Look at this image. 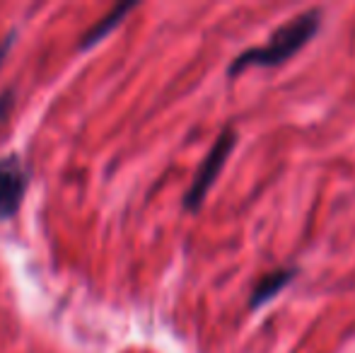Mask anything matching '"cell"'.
Wrapping results in <instances>:
<instances>
[{
	"instance_id": "obj_1",
	"label": "cell",
	"mask_w": 355,
	"mask_h": 353,
	"mask_svg": "<svg viewBox=\"0 0 355 353\" xmlns=\"http://www.w3.org/2000/svg\"><path fill=\"white\" fill-rule=\"evenodd\" d=\"M322 17L324 12L319 8L304 10V12L295 15L290 22H285L283 27H278L271 34L268 44L257 49H247L242 51L232 63H230L227 73L237 76V73L247 71V68H276L281 63L290 61L300 49H304L314 39V34L322 29Z\"/></svg>"
},
{
	"instance_id": "obj_2",
	"label": "cell",
	"mask_w": 355,
	"mask_h": 353,
	"mask_svg": "<svg viewBox=\"0 0 355 353\" xmlns=\"http://www.w3.org/2000/svg\"><path fill=\"white\" fill-rule=\"evenodd\" d=\"M234 143H237V133H234V128L227 126L218 136V141L213 143L211 150H208L206 160H203L201 167L196 170V177H193L191 187H189L187 196H184V206H187L189 211H198L201 203L206 201L208 191H211L215 179H218L220 170H223L225 162H227L230 153L234 150Z\"/></svg>"
},
{
	"instance_id": "obj_3",
	"label": "cell",
	"mask_w": 355,
	"mask_h": 353,
	"mask_svg": "<svg viewBox=\"0 0 355 353\" xmlns=\"http://www.w3.org/2000/svg\"><path fill=\"white\" fill-rule=\"evenodd\" d=\"M27 191V170L17 155H8L0 160V221L12 218L22 206Z\"/></svg>"
},
{
	"instance_id": "obj_4",
	"label": "cell",
	"mask_w": 355,
	"mask_h": 353,
	"mask_svg": "<svg viewBox=\"0 0 355 353\" xmlns=\"http://www.w3.org/2000/svg\"><path fill=\"white\" fill-rule=\"evenodd\" d=\"M295 278H297V268H293V266H290V268H276V271L266 273V276H263L261 281L254 286L252 298H249V307H252V310H257V307L271 302L276 295H281V293L295 281Z\"/></svg>"
},
{
	"instance_id": "obj_5",
	"label": "cell",
	"mask_w": 355,
	"mask_h": 353,
	"mask_svg": "<svg viewBox=\"0 0 355 353\" xmlns=\"http://www.w3.org/2000/svg\"><path fill=\"white\" fill-rule=\"evenodd\" d=\"M136 8L133 3H123V5H116V8L112 10L109 15H104L102 19H99L97 24H94L92 29H89L87 34L83 37V42H80V49H89V46H94V44L99 42V39H104L109 32H112L114 27H116L119 22H121L123 17H126L131 10Z\"/></svg>"
},
{
	"instance_id": "obj_6",
	"label": "cell",
	"mask_w": 355,
	"mask_h": 353,
	"mask_svg": "<svg viewBox=\"0 0 355 353\" xmlns=\"http://www.w3.org/2000/svg\"><path fill=\"white\" fill-rule=\"evenodd\" d=\"M10 44H12V34H10V37L5 39V44H3V46H0V61H3V58H5V53H8Z\"/></svg>"
}]
</instances>
